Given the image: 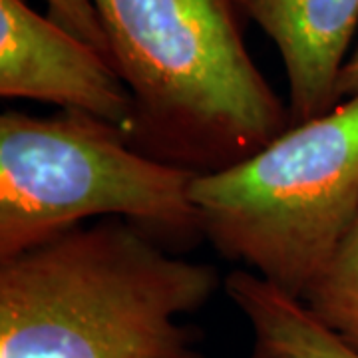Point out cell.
I'll return each instance as SVG.
<instances>
[{
    "instance_id": "8",
    "label": "cell",
    "mask_w": 358,
    "mask_h": 358,
    "mask_svg": "<svg viewBox=\"0 0 358 358\" xmlns=\"http://www.w3.org/2000/svg\"><path fill=\"white\" fill-rule=\"evenodd\" d=\"M301 303L358 352V215Z\"/></svg>"
},
{
    "instance_id": "4",
    "label": "cell",
    "mask_w": 358,
    "mask_h": 358,
    "mask_svg": "<svg viewBox=\"0 0 358 358\" xmlns=\"http://www.w3.org/2000/svg\"><path fill=\"white\" fill-rule=\"evenodd\" d=\"M197 176L143 155L86 114L8 110L0 117V261L100 215L126 219L159 243H197Z\"/></svg>"
},
{
    "instance_id": "9",
    "label": "cell",
    "mask_w": 358,
    "mask_h": 358,
    "mask_svg": "<svg viewBox=\"0 0 358 358\" xmlns=\"http://www.w3.org/2000/svg\"><path fill=\"white\" fill-rule=\"evenodd\" d=\"M48 16L112 62L110 44L94 0H46ZM114 64V62H112Z\"/></svg>"
},
{
    "instance_id": "6",
    "label": "cell",
    "mask_w": 358,
    "mask_h": 358,
    "mask_svg": "<svg viewBox=\"0 0 358 358\" xmlns=\"http://www.w3.org/2000/svg\"><path fill=\"white\" fill-rule=\"evenodd\" d=\"M281 54L291 126L334 110L358 26V0H235Z\"/></svg>"
},
{
    "instance_id": "7",
    "label": "cell",
    "mask_w": 358,
    "mask_h": 358,
    "mask_svg": "<svg viewBox=\"0 0 358 358\" xmlns=\"http://www.w3.org/2000/svg\"><path fill=\"white\" fill-rule=\"evenodd\" d=\"M225 293L251 324V358H358L299 299L249 268L231 273Z\"/></svg>"
},
{
    "instance_id": "10",
    "label": "cell",
    "mask_w": 358,
    "mask_h": 358,
    "mask_svg": "<svg viewBox=\"0 0 358 358\" xmlns=\"http://www.w3.org/2000/svg\"><path fill=\"white\" fill-rule=\"evenodd\" d=\"M355 96H358V46L350 52L338 78V100L343 102Z\"/></svg>"
},
{
    "instance_id": "3",
    "label": "cell",
    "mask_w": 358,
    "mask_h": 358,
    "mask_svg": "<svg viewBox=\"0 0 358 358\" xmlns=\"http://www.w3.org/2000/svg\"><path fill=\"white\" fill-rule=\"evenodd\" d=\"M192 199L219 255L301 301L358 215V96L199 173Z\"/></svg>"
},
{
    "instance_id": "5",
    "label": "cell",
    "mask_w": 358,
    "mask_h": 358,
    "mask_svg": "<svg viewBox=\"0 0 358 358\" xmlns=\"http://www.w3.org/2000/svg\"><path fill=\"white\" fill-rule=\"evenodd\" d=\"M0 96L86 114L129 141L134 100L115 66L26 0H0Z\"/></svg>"
},
{
    "instance_id": "1",
    "label": "cell",
    "mask_w": 358,
    "mask_h": 358,
    "mask_svg": "<svg viewBox=\"0 0 358 358\" xmlns=\"http://www.w3.org/2000/svg\"><path fill=\"white\" fill-rule=\"evenodd\" d=\"M213 265L169 255L110 217L0 261V358H185L179 315L219 289Z\"/></svg>"
},
{
    "instance_id": "2",
    "label": "cell",
    "mask_w": 358,
    "mask_h": 358,
    "mask_svg": "<svg viewBox=\"0 0 358 358\" xmlns=\"http://www.w3.org/2000/svg\"><path fill=\"white\" fill-rule=\"evenodd\" d=\"M134 100L129 143L215 173L291 128L289 106L245 46L235 0H94Z\"/></svg>"
},
{
    "instance_id": "11",
    "label": "cell",
    "mask_w": 358,
    "mask_h": 358,
    "mask_svg": "<svg viewBox=\"0 0 358 358\" xmlns=\"http://www.w3.org/2000/svg\"><path fill=\"white\" fill-rule=\"evenodd\" d=\"M185 358H199L197 355H192V357H185Z\"/></svg>"
}]
</instances>
